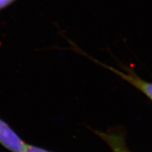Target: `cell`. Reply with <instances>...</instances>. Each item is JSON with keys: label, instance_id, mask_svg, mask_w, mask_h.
Here are the masks:
<instances>
[{"label": "cell", "instance_id": "1", "mask_svg": "<svg viewBox=\"0 0 152 152\" xmlns=\"http://www.w3.org/2000/svg\"><path fill=\"white\" fill-rule=\"evenodd\" d=\"M79 50L80 52L87 57H88L90 59H92L94 62L96 63L101 66H103L106 69L109 70L110 71L113 72L114 74L121 77L123 80L128 82L131 85L135 87L137 90H140V92L143 93L152 102V83H151V82L147 81L141 78L140 76L137 75L135 72L133 71L132 69H131L130 68L128 67V66H123V71H121V70L117 69V68H114L113 66L107 65V64H105L103 62H101L95 59L92 56H89L88 54H87L86 53H85L80 49H79Z\"/></svg>", "mask_w": 152, "mask_h": 152}, {"label": "cell", "instance_id": "2", "mask_svg": "<svg viewBox=\"0 0 152 152\" xmlns=\"http://www.w3.org/2000/svg\"><path fill=\"white\" fill-rule=\"evenodd\" d=\"M0 144L11 152H23L26 143L9 125L0 118Z\"/></svg>", "mask_w": 152, "mask_h": 152}, {"label": "cell", "instance_id": "3", "mask_svg": "<svg viewBox=\"0 0 152 152\" xmlns=\"http://www.w3.org/2000/svg\"><path fill=\"white\" fill-rule=\"evenodd\" d=\"M109 145L112 152H132L127 147L125 135L118 130H109L107 132L94 131Z\"/></svg>", "mask_w": 152, "mask_h": 152}, {"label": "cell", "instance_id": "4", "mask_svg": "<svg viewBox=\"0 0 152 152\" xmlns=\"http://www.w3.org/2000/svg\"><path fill=\"white\" fill-rule=\"evenodd\" d=\"M23 152H52L49 151L48 150L42 149L40 147H37L36 146L31 145V144H28L26 143Z\"/></svg>", "mask_w": 152, "mask_h": 152}, {"label": "cell", "instance_id": "5", "mask_svg": "<svg viewBox=\"0 0 152 152\" xmlns=\"http://www.w3.org/2000/svg\"><path fill=\"white\" fill-rule=\"evenodd\" d=\"M14 1L15 0H0V9H4Z\"/></svg>", "mask_w": 152, "mask_h": 152}]
</instances>
